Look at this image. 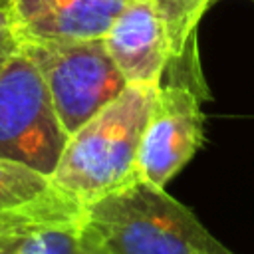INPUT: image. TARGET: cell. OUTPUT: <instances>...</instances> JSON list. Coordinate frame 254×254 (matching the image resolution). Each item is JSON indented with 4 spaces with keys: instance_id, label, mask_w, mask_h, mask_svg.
Returning a JSON list of instances; mask_svg holds the SVG:
<instances>
[{
    "instance_id": "4",
    "label": "cell",
    "mask_w": 254,
    "mask_h": 254,
    "mask_svg": "<svg viewBox=\"0 0 254 254\" xmlns=\"http://www.w3.org/2000/svg\"><path fill=\"white\" fill-rule=\"evenodd\" d=\"M20 50L42 73L56 113L69 135L129 85L103 38L28 40L20 42Z\"/></svg>"
},
{
    "instance_id": "11",
    "label": "cell",
    "mask_w": 254,
    "mask_h": 254,
    "mask_svg": "<svg viewBox=\"0 0 254 254\" xmlns=\"http://www.w3.org/2000/svg\"><path fill=\"white\" fill-rule=\"evenodd\" d=\"M18 48H20V40L16 38L14 30H6L0 34V69L8 62V58L14 52H18Z\"/></svg>"
},
{
    "instance_id": "12",
    "label": "cell",
    "mask_w": 254,
    "mask_h": 254,
    "mask_svg": "<svg viewBox=\"0 0 254 254\" xmlns=\"http://www.w3.org/2000/svg\"><path fill=\"white\" fill-rule=\"evenodd\" d=\"M79 254H109L105 248H103V244L99 242V238L93 234V230L85 224V228H83V240H81V250H79Z\"/></svg>"
},
{
    "instance_id": "13",
    "label": "cell",
    "mask_w": 254,
    "mask_h": 254,
    "mask_svg": "<svg viewBox=\"0 0 254 254\" xmlns=\"http://www.w3.org/2000/svg\"><path fill=\"white\" fill-rule=\"evenodd\" d=\"M6 30H14V16L10 10H0V34Z\"/></svg>"
},
{
    "instance_id": "6",
    "label": "cell",
    "mask_w": 254,
    "mask_h": 254,
    "mask_svg": "<svg viewBox=\"0 0 254 254\" xmlns=\"http://www.w3.org/2000/svg\"><path fill=\"white\" fill-rule=\"evenodd\" d=\"M83 228V204L56 189L0 212V254H79Z\"/></svg>"
},
{
    "instance_id": "7",
    "label": "cell",
    "mask_w": 254,
    "mask_h": 254,
    "mask_svg": "<svg viewBox=\"0 0 254 254\" xmlns=\"http://www.w3.org/2000/svg\"><path fill=\"white\" fill-rule=\"evenodd\" d=\"M103 42L121 75L131 85H159L175 58L155 0H127Z\"/></svg>"
},
{
    "instance_id": "5",
    "label": "cell",
    "mask_w": 254,
    "mask_h": 254,
    "mask_svg": "<svg viewBox=\"0 0 254 254\" xmlns=\"http://www.w3.org/2000/svg\"><path fill=\"white\" fill-rule=\"evenodd\" d=\"M67 139L42 73L18 48L0 69V157L52 177Z\"/></svg>"
},
{
    "instance_id": "9",
    "label": "cell",
    "mask_w": 254,
    "mask_h": 254,
    "mask_svg": "<svg viewBox=\"0 0 254 254\" xmlns=\"http://www.w3.org/2000/svg\"><path fill=\"white\" fill-rule=\"evenodd\" d=\"M56 189L52 177L28 165L0 157V212L40 200Z\"/></svg>"
},
{
    "instance_id": "14",
    "label": "cell",
    "mask_w": 254,
    "mask_h": 254,
    "mask_svg": "<svg viewBox=\"0 0 254 254\" xmlns=\"http://www.w3.org/2000/svg\"><path fill=\"white\" fill-rule=\"evenodd\" d=\"M14 8V0H0V10H10Z\"/></svg>"
},
{
    "instance_id": "2",
    "label": "cell",
    "mask_w": 254,
    "mask_h": 254,
    "mask_svg": "<svg viewBox=\"0 0 254 254\" xmlns=\"http://www.w3.org/2000/svg\"><path fill=\"white\" fill-rule=\"evenodd\" d=\"M109 254H234L165 187L143 179L83 206Z\"/></svg>"
},
{
    "instance_id": "10",
    "label": "cell",
    "mask_w": 254,
    "mask_h": 254,
    "mask_svg": "<svg viewBox=\"0 0 254 254\" xmlns=\"http://www.w3.org/2000/svg\"><path fill=\"white\" fill-rule=\"evenodd\" d=\"M216 0H155V6L167 26L173 56H181L194 40V30L200 16Z\"/></svg>"
},
{
    "instance_id": "1",
    "label": "cell",
    "mask_w": 254,
    "mask_h": 254,
    "mask_svg": "<svg viewBox=\"0 0 254 254\" xmlns=\"http://www.w3.org/2000/svg\"><path fill=\"white\" fill-rule=\"evenodd\" d=\"M159 85H127L75 129L52 173L54 185L89 204L139 177V149Z\"/></svg>"
},
{
    "instance_id": "8",
    "label": "cell",
    "mask_w": 254,
    "mask_h": 254,
    "mask_svg": "<svg viewBox=\"0 0 254 254\" xmlns=\"http://www.w3.org/2000/svg\"><path fill=\"white\" fill-rule=\"evenodd\" d=\"M127 0H14V34L28 40L103 38Z\"/></svg>"
},
{
    "instance_id": "3",
    "label": "cell",
    "mask_w": 254,
    "mask_h": 254,
    "mask_svg": "<svg viewBox=\"0 0 254 254\" xmlns=\"http://www.w3.org/2000/svg\"><path fill=\"white\" fill-rule=\"evenodd\" d=\"M208 97L194 40L171 60L149 113L139 149V177L167 187L204 143L202 101Z\"/></svg>"
}]
</instances>
